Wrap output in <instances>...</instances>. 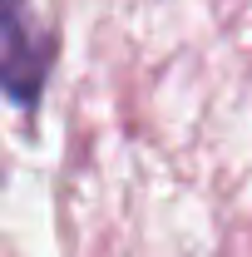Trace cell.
Wrapping results in <instances>:
<instances>
[{"label":"cell","mask_w":252,"mask_h":257,"mask_svg":"<svg viewBox=\"0 0 252 257\" xmlns=\"http://www.w3.org/2000/svg\"><path fill=\"white\" fill-rule=\"evenodd\" d=\"M55 69V35L40 25L35 0H0V94L20 109L45 99Z\"/></svg>","instance_id":"1"}]
</instances>
